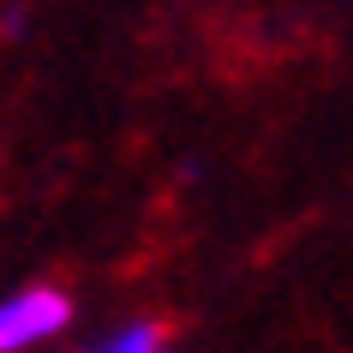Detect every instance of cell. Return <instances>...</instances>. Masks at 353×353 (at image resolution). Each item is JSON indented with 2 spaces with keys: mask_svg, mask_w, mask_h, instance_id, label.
I'll list each match as a JSON object with an SVG mask.
<instances>
[{
  "mask_svg": "<svg viewBox=\"0 0 353 353\" xmlns=\"http://www.w3.org/2000/svg\"><path fill=\"white\" fill-rule=\"evenodd\" d=\"M84 353H168V335L156 330V323H126V330L102 335V341L84 347Z\"/></svg>",
  "mask_w": 353,
  "mask_h": 353,
  "instance_id": "7a4b0ae2",
  "label": "cell"
},
{
  "mask_svg": "<svg viewBox=\"0 0 353 353\" xmlns=\"http://www.w3.org/2000/svg\"><path fill=\"white\" fill-rule=\"evenodd\" d=\"M66 323H72V299L48 281L0 294V353H30L42 341H54Z\"/></svg>",
  "mask_w": 353,
  "mask_h": 353,
  "instance_id": "6da1fadb",
  "label": "cell"
}]
</instances>
